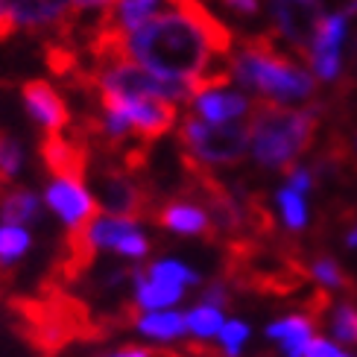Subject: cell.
Wrapping results in <instances>:
<instances>
[{
    "label": "cell",
    "mask_w": 357,
    "mask_h": 357,
    "mask_svg": "<svg viewBox=\"0 0 357 357\" xmlns=\"http://www.w3.org/2000/svg\"><path fill=\"white\" fill-rule=\"evenodd\" d=\"M319 106L287 109L281 102L258 97L249 106L252 155L266 170H293L310 150L319 129Z\"/></svg>",
    "instance_id": "1"
},
{
    "label": "cell",
    "mask_w": 357,
    "mask_h": 357,
    "mask_svg": "<svg viewBox=\"0 0 357 357\" xmlns=\"http://www.w3.org/2000/svg\"><path fill=\"white\" fill-rule=\"evenodd\" d=\"M231 53V77L264 100H307L317 91V77L278 50L273 36L241 38Z\"/></svg>",
    "instance_id": "2"
},
{
    "label": "cell",
    "mask_w": 357,
    "mask_h": 357,
    "mask_svg": "<svg viewBox=\"0 0 357 357\" xmlns=\"http://www.w3.org/2000/svg\"><path fill=\"white\" fill-rule=\"evenodd\" d=\"M178 144L182 155L202 167H234L249 155L252 126L249 117L231 123H208L199 114H188L178 126Z\"/></svg>",
    "instance_id": "3"
},
{
    "label": "cell",
    "mask_w": 357,
    "mask_h": 357,
    "mask_svg": "<svg viewBox=\"0 0 357 357\" xmlns=\"http://www.w3.org/2000/svg\"><path fill=\"white\" fill-rule=\"evenodd\" d=\"M77 243L79 258H94V255H109L117 261H126L132 266H141L150 261L153 252V237L146 231L144 220H129V217H112V214H97L88 226L70 237Z\"/></svg>",
    "instance_id": "4"
},
{
    "label": "cell",
    "mask_w": 357,
    "mask_h": 357,
    "mask_svg": "<svg viewBox=\"0 0 357 357\" xmlns=\"http://www.w3.org/2000/svg\"><path fill=\"white\" fill-rule=\"evenodd\" d=\"M100 106L121 112L132 123L135 141L144 146H153L158 138H165L176 126V117H178L176 102L161 97H121L112 91H100Z\"/></svg>",
    "instance_id": "5"
},
{
    "label": "cell",
    "mask_w": 357,
    "mask_h": 357,
    "mask_svg": "<svg viewBox=\"0 0 357 357\" xmlns=\"http://www.w3.org/2000/svg\"><path fill=\"white\" fill-rule=\"evenodd\" d=\"M94 199L100 205L102 214L112 217H129V220H144L146 211V190L135 178V173H129L123 165H97L94 173Z\"/></svg>",
    "instance_id": "6"
},
{
    "label": "cell",
    "mask_w": 357,
    "mask_h": 357,
    "mask_svg": "<svg viewBox=\"0 0 357 357\" xmlns=\"http://www.w3.org/2000/svg\"><path fill=\"white\" fill-rule=\"evenodd\" d=\"M6 6L18 26L73 44V33L79 24V15L73 12V0H6Z\"/></svg>",
    "instance_id": "7"
},
{
    "label": "cell",
    "mask_w": 357,
    "mask_h": 357,
    "mask_svg": "<svg viewBox=\"0 0 357 357\" xmlns=\"http://www.w3.org/2000/svg\"><path fill=\"white\" fill-rule=\"evenodd\" d=\"M44 208L59 220L70 237L79 234L88 222H91L100 214V205L94 199V193L88 190V185L82 182H68V178H50L44 185Z\"/></svg>",
    "instance_id": "8"
},
{
    "label": "cell",
    "mask_w": 357,
    "mask_h": 357,
    "mask_svg": "<svg viewBox=\"0 0 357 357\" xmlns=\"http://www.w3.org/2000/svg\"><path fill=\"white\" fill-rule=\"evenodd\" d=\"M41 161L47 167L50 178H68V182H85L88 165H91V144L85 141V135L77 129L73 135L65 132H44L38 144Z\"/></svg>",
    "instance_id": "9"
},
{
    "label": "cell",
    "mask_w": 357,
    "mask_h": 357,
    "mask_svg": "<svg viewBox=\"0 0 357 357\" xmlns=\"http://www.w3.org/2000/svg\"><path fill=\"white\" fill-rule=\"evenodd\" d=\"M346 29H349V18L343 12L334 15H322V21L317 24L314 41H310V50L305 62L310 65V73L322 82H331L340 77V68H343V41H346Z\"/></svg>",
    "instance_id": "10"
},
{
    "label": "cell",
    "mask_w": 357,
    "mask_h": 357,
    "mask_svg": "<svg viewBox=\"0 0 357 357\" xmlns=\"http://www.w3.org/2000/svg\"><path fill=\"white\" fill-rule=\"evenodd\" d=\"M319 337V325L307 310H287L264 325V340L278 357H305L310 343Z\"/></svg>",
    "instance_id": "11"
},
{
    "label": "cell",
    "mask_w": 357,
    "mask_h": 357,
    "mask_svg": "<svg viewBox=\"0 0 357 357\" xmlns=\"http://www.w3.org/2000/svg\"><path fill=\"white\" fill-rule=\"evenodd\" d=\"M155 226L176 237H211L217 222L208 205L197 197H173L155 211Z\"/></svg>",
    "instance_id": "12"
},
{
    "label": "cell",
    "mask_w": 357,
    "mask_h": 357,
    "mask_svg": "<svg viewBox=\"0 0 357 357\" xmlns=\"http://www.w3.org/2000/svg\"><path fill=\"white\" fill-rule=\"evenodd\" d=\"M273 21L278 26L281 38H284L290 47H296L302 59H307L310 41H314L317 24L322 21V6H302L296 0H273Z\"/></svg>",
    "instance_id": "13"
},
{
    "label": "cell",
    "mask_w": 357,
    "mask_h": 357,
    "mask_svg": "<svg viewBox=\"0 0 357 357\" xmlns=\"http://www.w3.org/2000/svg\"><path fill=\"white\" fill-rule=\"evenodd\" d=\"M21 100H24L29 117H33L44 132H62L73 121L65 97L59 94L47 79H26L21 85Z\"/></svg>",
    "instance_id": "14"
},
{
    "label": "cell",
    "mask_w": 357,
    "mask_h": 357,
    "mask_svg": "<svg viewBox=\"0 0 357 357\" xmlns=\"http://www.w3.org/2000/svg\"><path fill=\"white\" fill-rule=\"evenodd\" d=\"M132 331L144 346L150 349H173L188 343V325H185V307L176 310H144L132 317Z\"/></svg>",
    "instance_id": "15"
},
{
    "label": "cell",
    "mask_w": 357,
    "mask_h": 357,
    "mask_svg": "<svg viewBox=\"0 0 357 357\" xmlns=\"http://www.w3.org/2000/svg\"><path fill=\"white\" fill-rule=\"evenodd\" d=\"M41 217H44V199L36 190L21 185H9L6 190H0V222L33 229L41 222Z\"/></svg>",
    "instance_id": "16"
},
{
    "label": "cell",
    "mask_w": 357,
    "mask_h": 357,
    "mask_svg": "<svg viewBox=\"0 0 357 357\" xmlns=\"http://www.w3.org/2000/svg\"><path fill=\"white\" fill-rule=\"evenodd\" d=\"M229 307L205 302L197 296V302L185 307V325H188V340L197 346H214L222 331V325L229 319Z\"/></svg>",
    "instance_id": "17"
},
{
    "label": "cell",
    "mask_w": 357,
    "mask_h": 357,
    "mask_svg": "<svg viewBox=\"0 0 357 357\" xmlns=\"http://www.w3.org/2000/svg\"><path fill=\"white\" fill-rule=\"evenodd\" d=\"M252 102L237 94V91H226V88H220V91H205L193 100V109H197L199 117H205L208 123H229L231 117H241Z\"/></svg>",
    "instance_id": "18"
},
{
    "label": "cell",
    "mask_w": 357,
    "mask_h": 357,
    "mask_svg": "<svg viewBox=\"0 0 357 357\" xmlns=\"http://www.w3.org/2000/svg\"><path fill=\"white\" fill-rule=\"evenodd\" d=\"M141 270L150 275V278H155V281H167V284L185 287V290L202 287V273L197 270V266L182 261V258H173V255L150 258L146 264H141Z\"/></svg>",
    "instance_id": "19"
},
{
    "label": "cell",
    "mask_w": 357,
    "mask_h": 357,
    "mask_svg": "<svg viewBox=\"0 0 357 357\" xmlns=\"http://www.w3.org/2000/svg\"><path fill=\"white\" fill-rule=\"evenodd\" d=\"M273 205H275V220H278V226L284 229L287 234H302V231H307V226H310L307 197L290 190L287 185H281V188L275 190V197H273Z\"/></svg>",
    "instance_id": "20"
},
{
    "label": "cell",
    "mask_w": 357,
    "mask_h": 357,
    "mask_svg": "<svg viewBox=\"0 0 357 357\" xmlns=\"http://www.w3.org/2000/svg\"><path fill=\"white\" fill-rule=\"evenodd\" d=\"M325 334L343 349H357V302L337 299L325 310Z\"/></svg>",
    "instance_id": "21"
},
{
    "label": "cell",
    "mask_w": 357,
    "mask_h": 357,
    "mask_svg": "<svg viewBox=\"0 0 357 357\" xmlns=\"http://www.w3.org/2000/svg\"><path fill=\"white\" fill-rule=\"evenodd\" d=\"M170 0H117V3L106 12V18L123 29V33H135L138 26H144L150 18H155L158 12H167L165 6Z\"/></svg>",
    "instance_id": "22"
},
{
    "label": "cell",
    "mask_w": 357,
    "mask_h": 357,
    "mask_svg": "<svg viewBox=\"0 0 357 357\" xmlns=\"http://www.w3.org/2000/svg\"><path fill=\"white\" fill-rule=\"evenodd\" d=\"M33 229H21V226H6L0 222V270L9 273L15 270L29 252H33Z\"/></svg>",
    "instance_id": "23"
},
{
    "label": "cell",
    "mask_w": 357,
    "mask_h": 357,
    "mask_svg": "<svg viewBox=\"0 0 357 357\" xmlns=\"http://www.w3.org/2000/svg\"><path fill=\"white\" fill-rule=\"evenodd\" d=\"M252 340H255V328H252V322L246 317H229L226 325H222V331L217 337V354L220 357H246Z\"/></svg>",
    "instance_id": "24"
},
{
    "label": "cell",
    "mask_w": 357,
    "mask_h": 357,
    "mask_svg": "<svg viewBox=\"0 0 357 357\" xmlns=\"http://www.w3.org/2000/svg\"><path fill=\"white\" fill-rule=\"evenodd\" d=\"M307 278L317 284V290L322 293H343L349 287V275L346 266L340 264L334 255H314L307 261Z\"/></svg>",
    "instance_id": "25"
},
{
    "label": "cell",
    "mask_w": 357,
    "mask_h": 357,
    "mask_svg": "<svg viewBox=\"0 0 357 357\" xmlns=\"http://www.w3.org/2000/svg\"><path fill=\"white\" fill-rule=\"evenodd\" d=\"M21 167H24V146H21V141L0 129V188L12 185V178L21 173Z\"/></svg>",
    "instance_id": "26"
},
{
    "label": "cell",
    "mask_w": 357,
    "mask_h": 357,
    "mask_svg": "<svg viewBox=\"0 0 357 357\" xmlns=\"http://www.w3.org/2000/svg\"><path fill=\"white\" fill-rule=\"evenodd\" d=\"M284 176H287L284 185H287L290 190H296V193H302V197H307V193L314 190V185H317V176H314V170H310V167H299V165H296V167L287 170Z\"/></svg>",
    "instance_id": "27"
},
{
    "label": "cell",
    "mask_w": 357,
    "mask_h": 357,
    "mask_svg": "<svg viewBox=\"0 0 357 357\" xmlns=\"http://www.w3.org/2000/svg\"><path fill=\"white\" fill-rule=\"evenodd\" d=\"M349 354H351V351L343 349L340 343H334L328 334H319L314 343H310V349H307L305 357H349Z\"/></svg>",
    "instance_id": "28"
},
{
    "label": "cell",
    "mask_w": 357,
    "mask_h": 357,
    "mask_svg": "<svg viewBox=\"0 0 357 357\" xmlns=\"http://www.w3.org/2000/svg\"><path fill=\"white\" fill-rule=\"evenodd\" d=\"M199 299L229 307V302H231V290H229L226 281H220V278H217V281H208V284L199 290Z\"/></svg>",
    "instance_id": "29"
},
{
    "label": "cell",
    "mask_w": 357,
    "mask_h": 357,
    "mask_svg": "<svg viewBox=\"0 0 357 357\" xmlns=\"http://www.w3.org/2000/svg\"><path fill=\"white\" fill-rule=\"evenodd\" d=\"M94 357H155V349L144 346V343H126V346L109 349V351H102V354H94Z\"/></svg>",
    "instance_id": "30"
},
{
    "label": "cell",
    "mask_w": 357,
    "mask_h": 357,
    "mask_svg": "<svg viewBox=\"0 0 357 357\" xmlns=\"http://www.w3.org/2000/svg\"><path fill=\"white\" fill-rule=\"evenodd\" d=\"M226 9L237 12V15H246V18H252V15L261 12V0H220Z\"/></svg>",
    "instance_id": "31"
},
{
    "label": "cell",
    "mask_w": 357,
    "mask_h": 357,
    "mask_svg": "<svg viewBox=\"0 0 357 357\" xmlns=\"http://www.w3.org/2000/svg\"><path fill=\"white\" fill-rule=\"evenodd\" d=\"M15 29H18V24H15V18H12V12H9V6H6V0H0V41H6Z\"/></svg>",
    "instance_id": "32"
},
{
    "label": "cell",
    "mask_w": 357,
    "mask_h": 357,
    "mask_svg": "<svg viewBox=\"0 0 357 357\" xmlns=\"http://www.w3.org/2000/svg\"><path fill=\"white\" fill-rule=\"evenodd\" d=\"M343 243H346V249L357 252V222H351V226L346 229V234H343Z\"/></svg>",
    "instance_id": "33"
},
{
    "label": "cell",
    "mask_w": 357,
    "mask_h": 357,
    "mask_svg": "<svg viewBox=\"0 0 357 357\" xmlns=\"http://www.w3.org/2000/svg\"><path fill=\"white\" fill-rule=\"evenodd\" d=\"M296 3H302V6H322V0H296Z\"/></svg>",
    "instance_id": "34"
},
{
    "label": "cell",
    "mask_w": 357,
    "mask_h": 357,
    "mask_svg": "<svg viewBox=\"0 0 357 357\" xmlns=\"http://www.w3.org/2000/svg\"><path fill=\"white\" fill-rule=\"evenodd\" d=\"M349 357H357V354H354V351H351V354H349Z\"/></svg>",
    "instance_id": "35"
}]
</instances>
